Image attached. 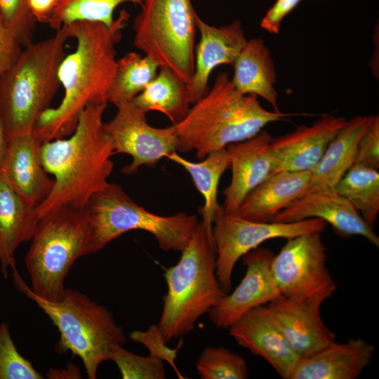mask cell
Returning a JSON list of instances; mask_svg holds the SVG:
<instances>
[{
  "instance_id": "18",
  "label": "cell",
  "mask_w": 379,
  "mask_h": 379,
  "mask_svg": "<svg viewBox=\"0 0 379 379\" xmlns=\"http://www.w3.org/2000/svg\"><path fill=\"white\" fill-rule=\"evenodd\" d=\"M229 328L241 347L265 359L285 379L300 359L276 323L267 306L255 307Z\"/></svg>"
},
{
  "instance_id": "19",
  "label": "cell",
  "mask_w": 379,
  "mask_h": 379,
  "mask_svg": "<svg viewBox=\"0 0 379 379\" xmlns=\"http://www.w3.org/2000/svg\"><path fill=\"white\" fill-rule=\"evenodd\" d=\"M196 25L200 39L194 51V74L188 84L191 105L208 91V79L213 69L222 65H232L247 41L239 20L215 27L197 14Z\"/></svg>"
},
{
  "instance_id": "3",
  "label": "cell",
  "mask_w": 379,
  "mask_h": 379,
  "mask_svg": "<svg viewBox=\"0 0 379 379\" xmlns=\"http://www.w3.org/2000/svg\"><path fill=\"white\" fill-rule=\"evenodd\" d=\"M288 114L264 109L255 95H243L227 72H220L206 94L174 126L177 152L195 150L203 159L228 145L247 140Z\"/></svg>"
},
{
  "instance_id": "29",
  "label": "cell",
  "mask_w": 379,
  "mask_h": 379,
  "mask_svg": "<svg viewBox=\"0 0 379 379\" xmlns=\"http://www.w3.org/2000/svg\"><path fill=\"white\" fill-rule=\"evenodd\" d=\"M335 190L349 201L373 229L379 212L378 170L354 164L340 180Z\"/></svg>"
},
{
  "instance_id": "30",
  "label": "cell",
  "mask_w": 379,
  "mask_h": 379,
  "mask_svg": "<svg viewBox=\"0 0 379 379\" xmlns=\"http://www.w3.org/2000/svg\"><path fill=\"white\" fill-rule=\"evenodd\" d=\"M143 0H58L48 26L57 30L77 21L98 22L110 25L117 8L125 3L141 5Z\"/></svg>"
},
{
  "instance_id": "16",
  "label": "cell",
  "mask_w": 379,
  "mask_h": 379,
  "mask_svg": "<svg viewBox=\"0 0 379 379\" xmlns=\"http://www.w3.org/2000/svg\"><path fill=\"white\" fill-rule=\"evenodd\" d=\"M319 218L328 223L343 237L361 236L379 246V237L354 207L335 189L307 192L272 222H292Z\"/></svg>"
},
{
  "instance_id": "37",
  "label": "cell",
  "mask_w": 379,
  "mask_h": 379,
  "mask_svg": "<svg viewBox=\"0 0 379 379\" xmlns=\"http://www.w3.org/2000/svg\"><path fill=\"white\" fill-rule=\"evenodd\" d=\"M22 51L20 41L0 15V78L15 62Z\"/></svg>"
},
{
  "instance_id": "26",
  "label": "cell",
  "mask_w": 379,
  "mask_h": 379,
  "mask_svg": "<svg viewBox=\"0 0 379 379\" xmlns=\"http://www.w3.org/2000/svg\"><path fill=\"white\" fill-rule=\"evenodd\" d=\"M166 158L181 166L191 176L196 188L204 199V206L200 210L201 222L209 232L213 233V220L221 206L218 201L219 182L223 173L230 168L226 147L209 153L199 162L187 160L177 152H171Z\"/></svg>"
},
{
  "instance_id": "10",
  "label": "cell",
  "mask_w": 379,
  "mask_h": 379,
  "mask_svg": "<svg viewBox=\"0 0 379 379\" xmlns=\"http://www.w3.org/2000/svg\"><path fill=\"white\" fill-rule=\"evenodd\" d=\"M326 225L319 218L292 222H255L227 213L221 206L212 229L216 250V276L221 287L230 293L237 262L262 243L275 238L289 239L305 234L322 233Z\"/></svg>"
},
{
  "instance_id": "40",
  "label": "cell",
  "mask_w": 379,
  "mask_h": 379,
  "mask_svg": "<svg viewBox=\"0 0 379 379\" xmlns=\"http://www.w3.org/2000/svg\"><path fill=\"white\" fill-rule=\"evenodd\" d=\"M55 372H58V373H51L48 374L47 377L50 378H60L61 376H63L62 378H66L65 376H69V378H79V370L77 366H70V367L67 370H53Z\"/></svg>"
},
{
  "instance_id": "7",
  "label": "cell",
  "mask_w": 379,
  "mask_h": 379,
  "mask_svg": "<svg viewBox=\"0 0 379 379\" xmlns=\"http://www.w3.org/2000/svg\"><path fill=\"white\" fill-rule=\"evenodd\" d=\"M25 265L31 289L42 298L58 301L65 280L79 258L91 252V229L84 209L64 208L39 219Z\"/></svg>"
},
{
  "instance_id": "8",
  "label": "cell",
  "mask_w": 379,
  "mask_h": 379,
  "mask_svg": "<svg viewBox=\"0 0 379 379\" xmlns=\"http://www.w3.org/2000/svg\"><path fill=\"white\" fill-rule=\"evenodd\" d=\"M84 211L91 229L92 254L132 230L150 233L164 251L181 252L199 223L196 215L185 212L168 216L152 213L113 182L94 194Z\"/></svg>"
},
{
  "instance_id": "1",
  "label": "cell",
  "mask_w": 379,
  "mask_h": 379,
  "mask_svg": "<svg viewBox=\"0 0 379 379\" xmlns=\"http://www.w3.org/2000/svg\"><path fill=\"white\" fill-rule=\"evenodd\" d=\"M129 18L130 14L121 10L110 25L90 21L65 25L77 45L59 68L64 90L60 103L44 111L35 126L34 131L44 142L70 135L88 105L107 103L117 69L115 48Z\"/></svg>"
},
{
  "instance_id": "27",
  "label": "cell",
  "mask_w": 379,
  "mask_h": 379,
  "mask_svg": "<svg viewBox=\"0 0 379 379\" xmlns=\"http://www.w3.org/2000/svg\"><path fill=\"white\" fill-rule=\"evenodd\" d=\"M132 102L146 113L164 114L174 125L183 119L190 107L188 84L171 69L160 67L156 77Z\"/></svg>"
},
{
  "instance_id": "39",
  "label": "cell",
  "mask_w": 379,
  "mask_h": 379,
  "mask_svg": "<svg viewBox=\"0 0 379 379\" xmlns=\"http://www.w3.org/2000/svg\"><path fill=\"white\" fill-rule=\"evenodd\" d=\"M58 0H29L32 15L36 22L48 24Z\"/></svg>"
},
{
  "instance_id": "17",
  "label": "cell",
  "mask_w": 379,
  "mask_h": 379,
  "mask_svg": "<svg viewBox=\"0 0 379 379\" xmlns=\"http://www.w3.org/2000/svg\"><path fill=\"white\" fill-rule=\"evenodd\" d=\"M346 121L344 117L324 114L310 126H300L291 133L272 138L270 145L272 173L311 171Z\"/></svg>"
},
{
  "instance_id": "6",
  "label": "cell",
  "mask_w": 379,
  "mask_h": 379,
  "mask_svg": "<svg viewBox=\"0 0 379 379\" xmlns=\"http://www.w3.org/2000/svg\"><path fill=\"white\" fill-rule=\"evenodd\" d=\"M70 38L66 25L52 36L33 42L0 78V119L7 135L34 131L50 108L60 82L58 71Z\"/></svg>"
},
{
  "instance_id": "13",
  "label": "cell",
  "mask_w": 379,
  "mask_h": 379,
  "mask_svg": "<svg viewBox=\"0 0 379 379\" xmlns=\"http://www.w3.org/2000/svg\"><path fill=\"white\" fill-rule=\"evenodd\" d=\"M274 255L272 250L258 246L241 257L246 267L244 277L208 313L217 328H228L252 309L281 295L271 271Z\"/></svg>"
},
{
  "instance_id": "35",
  "label": "cell",
  "mask_w": 379,
  "mask_h": 379,
  "mask_svg": "<svg viewBox=\"0 0 379 379\" xmlns=\"http://www.w3.org/2000/svg\"><path fill=\"white\" fill-rule=\"evenodd\" d=\"M129 338L135 343L143 345L151 357L166 361L174 369L179 378H184L175 363L178 353L184 343L183 338H180L175 348H171L164 341L158 324H152L146 331H132Z\"/></svg>"
},
{
  "instance_id": "31",
  "label": "cell",
  "mask_w": 379,
  "mask_h": 379,
  "mask_svg": "<svg viewBox=\"0 0 379 379\" xmlns=\"http://www.w3.org/2000/svg\"><path fill=\"white\" fill-rule=\"evenodd\" d=\"M201 379H246L248 368L239 354L224 347H206L196 363Z\"/></svg>"
},
{
  "instance_id": "25",
  "label": "cell",
  "mask_w": 379,
  "mask_h": 379,
  "mask_svg": "<svg viewBox=\"0 0 379 379\" xmlns=\"http://www.w3.org/2000/svg\"><path fill=\"white\" fill-rule=\"evenodd\" d=\"M234 74L231 81L243 95H255L266 100L279 112L275 88L277 70L270 49L263 39L247 40L232 65Z\"/></svg>"
},
{
  "instance_id": "32",
  "label": "cell",
  "mask_w": 379,
  "mask_h": 379,
  "mask_svg": "<svg viewBox=\"0 0 379 379\" xmlns=\"http://www.w3.org/2000/svg\"><path fill=\"white\" fill-rule=\"evenodd\" d=\"M32 362L18 352L6 322L0 324V379H42Z\"/></svg>"
},
{
  "instance_id": "28",
  "label": "cell",
  "mask_w": 379,
  "mask_h": 379,
  "mask_svg": "<svg viewBox=\"0 0 379 379\" xmlns=\"http://www.w3.org/2000/svg\"><path fill=\"white\" fill-rule=\"evenodd\" d=\"M159 69L157 62L135 52H128L117 60V69L109 88L107 100L115 106L131 102L156 77Z\"/></svg>"
},
{
  "instance_id": "21",
  "label": "cell",
  "mask_w": 379,
  "mask_h": 379,
  "mask_svg": "<svg viewBox=\"0 0 379 379\" xmlns=\"http://www.w3.org/2000/svg\"><path fill=\"white\" fill-rule=\"evenodd\" d=\"M375 347L359 338L336 341L317 352L301 357L288 379H356L370 365Z\"/></svg>"
},
{
  "instance_id": "34",
  "label": "cell",
  "mask_w": 379,
  "mask_h": 379,
  "mask_svg": "<svg viewBox=\"0 0 379 379\" xmlns=\"http://www.w3.org/2000/svg\"><path fill=\"white\" fill-rule=\"evenodd\" d=\"M0 15L22 46L33 43L36 23L29 0H0Z\"/></svg>"
},
{
  "instance_id": "15",
  "label": "cell",
  "mask_w": 379,
  "mask_h": 379,
  "mask_svg": "<svg viewBox=\"0 0 379 379\" xmlns=\"http://www.w3.org/2000/svg\"><path fill=\"white\" fill-rule=\"evenodd\" d=\"M44 142L32 131L8 136L0 173L29 206L36 207L51 192L53 179L43 166Z\"/></svg>"
},
{
  "instance_id": "36",
  "label": "cell",
  "mask_w": 379,
  "mask_h": 379,
  "mask_svg": "<svg viewBox=\"0 0 379 379\" xmlns=\"http://www.w3.org/2000/svg\"><path fill=\"white\" fill-rule=\"evenodd\" d=\"M354 164L378 170L379 168V117L374 115L361 135L357 149Z\"/></svg>"
},
{
  "instance_id": "12",
  "label": "cell",
  "mask_w": 379,
  "mask_h": 379,
  "mask_svg": "<svg viewBox=\"0 0 379 379\" xmlns=\"http://www.w3.org/2000/svg\"><path fill=\"white\" fill-rule=\"evenodd\" d=\"M117 113L104 127L109 135L114 154H126L132 161L121 172L135 173L142 166L155 167L164 157L177 152L178 138L173 125L165 128L150 126L146 112L132 101L116 106Z\"/></svg>"
},
{
  "instance_id": "41",
  "label": "cell",
  "mask_w": 379,
  "mask_h": 379,
  "mask_svg": "<svg viewBox=\"0 0 379 379\" xmlns=\"http://www.w3.org/2000/svg\"><path fill=\"white\" fill-rule=\"evenodd\" d=\"M8 135L0 119V166L7 145Z\"/></svg>"
},
{
  "instance_id": "11",
  "label": "cell",
  "mask_w": 379,
  "mask_h": 379,
  "mask_svg": "<svg viewBox=\"0 0 379 379\" xmlns=\"http://www.w3.org/2000/svg\"><path fill=\"white\" fill-rule=\"evenodd\" d=\"M326 251L321 233L287 239L271 262L272 274L281 295L298 298L325 295L329 298L336 284L326 265Z\"/></svg>"
},
{
  "instance_id": "38",
  "label": "cell",
  "mask_w": 379,
  "mask_h": 379,
  "mask_svg": "<svg viewBox=\"0 0 379 379\" xmlns=\"http://www.w3.org/2000/svg\"><path fill=\"white\" fill-rule=\"evenodd\" d=\"M301 0H276L260 22V27L272 34L279 32L284 18L289 14Z\"/></svg>"
},
{
  "instance_id": "4",
  "label": "cell",
  "mask_w": 379,
  "mask_h": 379,
  "mask_svg": "<svg viewBox=\"0 0 379 379\" xmlns=\"http://www.w3.org/2000/svg\"><path fill=\"white\" fill-rule=\"evenodd\" d=\"M178 262L166 270L167 292L157 324L164 341L192 332L197 321L227 294L216 276L213 233L199 222Z\"/></svg>"
},
{
  "instance_id": "5",
  "label": "cell",
  "mask_w": 379,
  "mask_h": 379,
  "mask_svg": "<svg viewBox=\"0 0 379 379\" xmlns=\"http://www.w3.org/2000/svg\"><path fill=\"white\" fill-rule=\"evenodd\" d=\"M12 277L17 289L32 300L57 328L59 354L71 352L82 361L89 379H95L99 366L112 361L114 350L126 338L112 312L77 290L65 288L62 298L48 300L37 295L22 279L16 267Z\"/></svg>"
},
{
  "instance_id": "2",
  "label": "cell",
  "mask_w": 379,
  "mask_h": 379,
  "mask_svg": "<svg viewBox=\"0 0 379 379\" xmlns=\"http://www.w3.org/2000/svg\"><path fill=\"white\" fill-rule=\"evenodd\" d=\"M107 107V103L88 105L70 135L43 143L41 162L54 182L36 208L38 219L60 208L84 209L109 184L114 154L102 120Z\"/></svg>"
},
{
  "instance_id": "33",
  "label": "cell",
  "mask_w": 379,
  "mask_h": 379,
  "mask_svg": "<svg viewBox=\"0 0 379 379\" xmlns=\"http://www.w3.org/2000/svg\"><path fill=\"white\" fill-rule=\"evenodd\" d=\"M117 366L124 379H164L166 371L164 361L151 357L132 353L118 346L112 359Z\"/></svg>"
},
{
  "instance_id": "23",
  "label": "cell",
  "mask_w": 379,
  "mask_h": 379,
  "mask_svg": "<svg viewBox=\"0 0 379 379\" xmlns=\"http://www.w3.org/2000/svg\"><path fill=\"white\" fill-rule=\"evenodd\" d=\"M38 221L36 208L27 204L0 173V270L4 278L16 267L15 252L31 240Z\"/></svg>"
},
{
  "instance_id": "9",
  "label": "cell",
  "mask_w": 379,
  "mask_h": 379,
  "mask_svg": "<svg viewBox=\"0 0 379 379\" xmlns=\"http://www.w3.org/2000/svg\"><path fill=\"white\" fill-rule=\"evenodd\" d=\"M133 46L189 84L194 71L197 13L192 0H143Z\"/></svg>"
},
{
  "instance_id": "20",
  "label": "cell",
  "mask_w": 379,
  "mask_h": 379,
  "mask_svg": "<svg viewBox=\"0 0 379 379\" xmlns=\"http://www.w3.org/2000/svg\"><path fill=\"white\" fill-rule=\"evenodd\" d=\"M272 139L270 133L262 129L247 140L226 147L232 178L223 192L225 212L236 215L248 193L272 174Z\"/></svg>"
},
{
  "instance_id": "22",
  "label": "cell",
  "mask_w": 379,
  "mask_h": 379,
  "mask_svg": "<svg viewBox=\"0 0 379 379\" xmlns=\"http://www.w3.org/2000/svg\"><path fill=\"white\" fill-rule=\"evenodd\" d=\"M310 171H279L270 174L244 199L236 215L268 222L309 189Z\"/></svg>"
},
{
  "instance_id": "14",
  "label": "cell",
  "mask_w": 379,
  "mask_h": 379,
  "mask_svg": "<svg viewBox=\"0 0 379 379\" xmlns=\"http://www.w3.org/2000/svg\"><path fill=\"white\" fill-rule=\"evenodd\" d=\"M328 298H308L280 295L267 305L295 352L312 355L335 342V335L323 322L320 309Z\"/></svg>"
},
{
  "instance_id": "24",
  "label": "cell",
  "mask_w": 379,
  "mask_h": 379,
  "mask_svg": "<svg viewBox=\"0 0 379 379\" xmlns=\"http://www.w3.org/2000/svg\"><path fill=\"white\" fill-rule=\"evenodd\" d=\"M373 116L359 115L347 120L310 171L308 191L335 188L340 180L354 164L359 141Z\"/></svg>"
}]
</instances>
